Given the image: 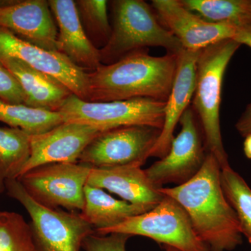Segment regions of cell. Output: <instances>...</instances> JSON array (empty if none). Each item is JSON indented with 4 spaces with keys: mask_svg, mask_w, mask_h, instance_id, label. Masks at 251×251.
I'll list each match as a JSON object with an SVG mask.
<instances>
[{
    "mask_svg": "<svg viewBox=\"0 0 251 251\" xmlns=\"http://www.w3.org/2000/svg\"><path fill=\"white\" fill-rule=\"evenodd\" d=\"M0 122L11 128H19L29 135L45 133L64 122L59 112L34 108L25 104L6 103L1 100Z\"/></svg>",
    "mask_w": 251,
    "mask_h": 251,
    "instance_id": "obj_21",
    "label": "cell"
},
{
    "mask_svg": "<svg viewBox=\"0 0 251 251\" xmlns=\"http://www.w3.org/2000/svg\"><path fill=\"white\" fill-rule=\"evenodd\" d=\"M0 28L42 49L59 52L58 31L49 1H0Z\"/></svg>",
    "mask_w": 251,
    "mask_h": 251,
    "instance_id": "obj_14",
    "label": "cell"
},
{
    "mask_svg": "<svg viewBox=\"0 0 251 251\" xmlns=\"http://www.w3.org/2000/svg\"><path fill=\"white\" fill-rule=\"evenodd\" d=\"M240 46L232 39L213 44L201 50L196 64L191 108L202 128L206 151L216 157L221 169L230 166L220 125L223 81L229 62Z\"/></svg>",
    "mask_w": 251,
    "mask_h": 251,
    "instance_id": "obj_4",
    "label": "cell"
},
{
    "mask_svg": "<svg viewBox=\"0 0 251 251\" xmlns=\"http://www.w3.org/2000/svg\"><path fill=\"white\" fill-rule=\"evenodd\" d=\"M111 9V36L100 49V62L113 64L137 51L161 47L167 53L179 54L183 47L159 21L151 5L143 0L108 1Z\"/></svg>",
    "mask_w": 251,
    "mask_h": 251,
    "instance_id": "obj_3",
    "label": "cell"
},
{
    "mask_svg": "<svg viewBox=\"0 0 251 251\" xmlns=\"http://www.w3.org/2000/svg\"><path fill=\"white\" fill-rule=\"evenodd\" d=\"M181 131L172 142L167 155L153 163L145 174L157 188L163 185L187 182L199 173L207 151L202 128L192 108H188L179 121Z\"/></svg>",
    "mask_w": 251,
    "mask_h": 251,
    "instance_id": "obj_10",
    "label": "cell"
},
{
    "mask_svg": "<svg viewBox=\"0 0 251 251\" xmlns=\"http://www.w3.org/2000/svg\"><path fill=\"white\" fill-rule=\"evenodd\" d=\"M201 50L183 49L178 54L176 76L165 106L164 122L161 135L150 157L163 158L169 151L174 139L175 127L192 101L196 87V64Z\"/></svg>",
    "mask_w": 251,
    "mask_h": 251,
    "instance_id": "obj_16",
    "label": "cell"
},
{
    "mask_svg": "<svg viewBox=\"0 0 251 251\" xmlns=\"http://www.w3.org/2000/svg\"><path fill=\"white\" fill-rule=\"evenodd\" d=\"M6 190L29 213L39 251H80L85 238L94 232L80 213L50 209L36 202L17 179L7 180Z\"/></svg>",
    "mask_w": 251,
    "mask_h": 251,
    "instance_id": "obj_6",
    "label": "cell"
},
{
    "mask_svg": "<svg viewBox=\"0 0 251 251\" xmlns=\"http://www.w3.org/2000/svg\"><path fill=\"white\" fill-rule=\"evenodd\" d=\"M0 64L19 82L27 96L26 105L28 106L58 112L65 100L73 94L58 80L19 59L0 54Z\"/></svg>",
    "mask_w": 251,
    "mask_h": 251,
    "instance_id": "obj_18",
    "label": "cell"
},
{
    "mask_svg": "<svg viewBox=\"0 0 251 251\" xmlns=\"http://www.w3.org/2000/svg\"><path fill=\"white\" fill-rule=\"evenodd\" d=\"M103 131L92 126L64 122L45 133L30 135V156L19 177L44 165L77 163L87 145Z\"/></svg>",
    "mask_w": 251,
    "mask_h": 251,
    "instance_id": "obj_12",
    "label": "cell"
},
{
    "mask_svg": "<svg viewBox=\"0 0 251 251\" xmlns=\"http://www.w3.org/2000/svg\"><path fill=\"white\" fill-rule=\"evenodd\" d=\"M178 54L155 57L149 50L128 54L87 74L88 102L147 98L166 102L177 69Z\"/></svg>",
    "mask_w": 251,
    "mask_h": 251,
    "instance_id": "obj_2",
    "label": "cell"
},
{
    "mask_svg": "<svg viewBox=\"0 0 251 251\" xmlns=\"http://www.w3.org/2000/svg\"><path fill=\"white\" fill-rule=\"evenodd\" d=\"M232 40L240 45H247L251 49V21L237 25L236 32Z\"/></svg>",
    "mask_w": 251,
    "mask_h": 251,
    "instance_id": "obj_29",
    "label": "cell"
},
{
    "mask_svg": "<svg viewBox=\"0 0 251 251\" xmlns=\"http://www.w3.org/2000/svg\"><path fill=\"white\" fill-rule=\"evenodd\" d=\"M86 185L107 190L130 204L151 208L165 197L139 167L92 168Z\"/></svg>",
    "mask_w": 251,
    "mask_h": 251,
    "instance_id": "obj_17",
    "label": "cell"
},
{
    "mask_svg": "<svg viewBox=\"0 0 251 251\" xmlns=\"http://www.w3.org/2000/svg\"><path fill=\"white\" fill-rule=\"evenodd\" d=\"M191 12L213 23L248 22V0H179Z\"/></svg>",
    "mask_w": 251,
    "mask_h": 251,
    "instance_id": "obj_23",
    "label": "cell"
},
{
    "mask_svg": "<svg viewBox=\"0 0 251 251\" xmlns=\"http://www.w3.org/2000/svg\"><path fill=\"white\" fill-rule=\"evenodd\" d=\"M92 167L81 163H52L38 167L20 176L28 194L50 209L82 211L84 190Z\"/></svg>",
    "mask_w": 251,
    "mask_h": 251,
    "instance_id": "obj_9",
    "label": "cell"
},
{
    "mask_svg": "<svg viewBox=\"0 0 251 251\" xmlns=\"http://www.w3.org/2000/svg\"><path fill=\"white\" fill-rule=\"evenodd\" d=\"M0 251H39L31 226L20 214L0 211Z\"/></svg>",
    "mask_w": 251,
    "mask_h": 251,
    "instance_id": "obj_25",
    "label": "cell"
},
{
    "mask_svg": "<svg viewBox=\"0 0 251 251\" xmlns=\"http://www.w3.org/2000/svg\"><path fill=\"white\" fill-rule=\"evenodd\" d=\"M221 181L225 196L235 211L241 232L251 244V188L230 166L221 169Z\"/></svg>",
    "mask_w": 251,
    "mask_h": 251,
    "instance_id": "obj_22",
    "label": "cell"
},
{
    "mask_svg": "<svg viewBox=\"0 0 251 251\" xmlns=\"http://www.w3.org/2000/svg\"><path fill=\"white\" fill-rule=\"evenodd\" d=\"M244 151L245 156L251 159V135L246 137L244 143Z\"/></svg>",
    "mask_w": 251,
    "mask_h": 251,
    "instance_id": "obj_30",
    "label": "cell"
},
{
    "mask_svg": "<svg viewBox=\"0 0 251 251\" xmlns=\"http://www.w3.org/2000/svg\"><path fill=\"white\" fill-rule=\"evenodd\" d=\"M221 168L207 152L201 171L187 182L158 188L187 213L195 232L210 251H232L243 243L235 211L227 201L221 181Z\"/></svg>",
    "mask_w": 251,
    "mask_h": 251,
    "instance_id": "obj_1",
    "label": "cell"
},
{
    "mask_svg": "<svg viewBox=\"0 0 251 251\" xmlns=\"http://www.w3.org/2000/svg\"><path fill=\"white\" fill-rule=\"evenodd\" d=\"M0 100L6 103L27 104V98L14 75L0 64Z\"/></svg>",
    "mask_w": 251,
    "mask_h": 251,
    "instance_id": "obj_27",
    "label": "cell"
},
{
    "mask_svg": "<svg viewBox=\"0 0 251 251\" xmlns=\"http://www.w3.org/2000/svg\"><path fill=\"white\" fill-rule=\"evenodd\" d=\"M161 133L159 128L145 125L104 130L87 145L77 163L96 168H141Z\"/></svg>",
    "mask_w": 251,
    "mask_h": 251,
    "instance_id": "obj_8",
    "label": "cell"
},
{
    "mask_svg": "<svg viewBox=\"0 0 251 251\" xmlns=\"http://www.w3.org/2000/svg\"><path fill=\"white\" fill-rule=\"evenodd\" d=\"M131 236L122 233H112L106 235L93 234L87 236L82 247L86 251H126V244Z\"/></svg>",
    "mask_w": 251,
    "mask_h": 251,
    "instance_id": "obj_26",
    "label": "cell"
},
{
    "mask_svg": "<svg viewBox=\"0 0 251 251\" xmlns=\"http://www.w3.org/2000/svg\"><path fill=\"white\" fill-rule=\"evenodd\" d=\"M75 3L87 37L97 49H101L111 36L112 26L108 16V1L76 0Z\"/></svg>",
    "mask_w": 251,
    "mask_h": 251,
    "instance_id": "obj_24",
    "label": "cell"
},
{
    "mask_svg": "<svg viewBox=\"0 0 251 251\" xmlns=\"http://www.w3.org/2000/svg\"><path fill=\"white\" fill-rule=\"evenodd\" d=\"M30 156V135L16 128L0 127V193L6 181L18 179Z\"/></svg>",
    "mask_w": 251,
    "mask_h": 251,
    "instance_id": "obj_20",
    "label": "cell"
},
{
    "mask_svg": "<svg viewBox=\"0 0 251 251\" xmlns=\"http://www.w3.org/2000/svg\"><path fill=\"white\" fill-rule=\"evenodd\" d=\"M85 205L80 214L95 229L109 228L153 208L136 205L112 197L101 188L86 185ZM94 229V230H95Z\"/></svg>",
    "mask_w": 251,
    "mask_h": 251,
    "instance_id": "obj_19",
    "label": "cell"
},
{
    "mask_svg": "<svg viewBox=\"0 0 251 251\" xmlns=\"http://www.w3.org/2000/svg\"><path fill=\"white\" fill-rule=\"evenodd\" d=\"M94 232L100 235L122 233L131 237L143 236L179 251H210L195 232L182 206L166 196L151 210L128 218L114 227L95 229Z\"/></svg>",
    "mask_w": 251,
    "mask_h": 251,
    "instance_id": "obj_5",
    "label": "cell"
},
{
    "mask_svg": "<svg viewBox=\"0 0 251 251\" xmlns=\"http://www.w3.org/2000/svg\"><path fill=\"white\" fill-rule=\"evenodd\" d=\"M0 54L19 59L53 77L73 94L87 101L88 73L76 67L61 52L42 49L0 28Z\"/></svg>",
    "mask_w": 251,
    "mask_h": 251,
    "instance_id": "obj_11",
    "label": "cell"
},
{
    "mask_svg": "<svg viewBox=\"0 0 251 251\" xmlns=\"http://www.w3.org/2000/svg\"><path fill=\"white\" fill-rule=\"evenodd\" d=\"M235 128L238 133L244 138L251 135V102L239 117L236 123Z\"/></svg>",
    "mask_w": 251,
    "mask_h": 251,
    "instance_id": "obj_28",
    "label": "cell"
},
{
    "mask_svg": "<svg viewBox=\"0 0 251 251\" xmlns=\"http://www.w3.org/2000/svg\"><path fill=\"white\" fill-rule=\"evenodd\" d=\"M166 102L136 98L88 102L72 94L58 110L65 122H75L106 130L126 126L145 125L162 129Z\"/></svg>",
    "mask_w": 251,
    "mask_h": 251,
    "instance_id": "obj_7",
    "label": "cell"
},
{
    "mask_svg": "<svg viewBox=\"0 0 251 251\" xmlns=\"http://www.w3.org/2000/svg\"><path fill=\"white\" fill-rule=\"evenodd\" d=\"M251 21V0H248V22Z\"/></svg>",
    "mask_w": 251,
    "mask_h": 251,
    "instance_id": "obj_31",
    "label": "cell"
},
{
    "mask_svg": "<svg viewBox=\"0 0 251 251\" xmlns=\"http://www.w3.org/2000/svg\"><path fill=\"white\" fill-rule=\"evenodd\" d=\"M165 249H166V251H179L176 250L175 248L168 247V246H165Z\"/></svg>",
    "mask_w": 251,
    "mask_h": 251,
    "instance_id": "obj_32",
    "label": "cell"
},
{
    "mask_svg": "<svg viewBox=\"0 0 251 251\" xmlns=\"http://www.w3.org/2000/svg\"><path fill=\"white\" fill-rule=\"evenodd\" d=\"M57 25L58 51L86 73L95 72L102 65L100 50L87 37L74 0H49Z\"/></svg>",
    "mask_w": 251,
    "mask_h": 251,
    "instance_id": "obj_15",
    "label": "cell"
},
{
    "mask_svg": "<svg viewBox=\"0 0 251 251\" xmlns=\"http://www.w3.org/2000/svg\"><path fill=\"white\" fill-rule=\"evenodd\" d=\"M151 5L162 24L185 50H201L232 39L235 34L236 25L208 22L185 8L179 0H153Z\"/></svg>",
    "mask_w": 251,
    "mask_h": 251,
    "instance_id": "obj_13",
    "label": "cell"
}]
</instances>
